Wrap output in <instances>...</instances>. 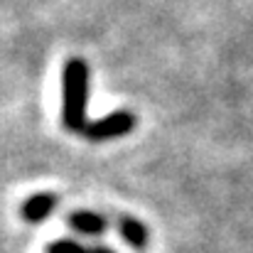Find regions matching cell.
I'll return each instance as SVG.
<instances>
[{
	"mask_svg": "<svg viewBox=\"0 0 253 253\" xmlns=\"http://www.w3.org/2000/svg\"><path fill=\"white\" fill-rule=\"evenodd\" d=\"M59 204V197L54 192H37L32 197H27L20 207V216L27 224H42Z\"/></svg>",
	"mask_w": 253,
	"mask_h": 253,
	"instance_id": "3",
	"label": "cell"
},
{
	"mask_svg": "<svg viewBox=\"0 0 253 253\" xmlns=\"http://www.w3.org/2000/svg\"><path fill=\"white\" fill-rule=\"evenodd\" d=\"M135 126H138V116L128 108H118V111H111L108 116H103L93 123H86L82 135L91 143H106V140L126 138Z\"/></svg>",
	"mask_w": 253,
	"mask_h": 253,
	"instance_id": "2",
	"label": "cell"
},
{
	"mask_svg": "<svg viewBox=\"0 0 253 253\" xmlns=\"http://www.w3.org/2000/svg\"><path fill=\"white\" fill-rule=\"evenodd\" d=\"M67 224L72 231L82 234V236H103L108 229V219L98 211L91 209H77L67 216Z\"/></svg>",
	"mask_w": 253,
	"mask_h": 253,
	"instance_id": "4",
	"label": "cell"
},
{
	"mask_svg": "<svg viewBox=\"0 0 253 253\" xmlns=\"http://www.w3.org/2000/svg\"><path fill=\"white\" fill-rule=\"evenodd\" d=\"M118 234H121V239H123L130 249H135V251H143V249H148V244H150V231H148V226H145L140 219L128 216V214H118Z\"/></svg>",
	"mask_w": 253,
	"mask_h": 253,
	"instance_id": "5",
	"label": "cell"
},
{
	"mask_svg": "<svg viewBox=\"0 0 253 253\" xmlns=\"http://www.w3.org/2000/svg\"><path fill=\"white\" fill-rule=\"evenodd\" d=\"M47 253H116V251H111L108 246H86V244H79L74 239H59V241L47 244Z\"/></svg>",
	"mask_w": 253,
	"mask_h": 253,
	"instance_id": "6",
	"label": "cell"
},
{
	"mask_svg": "<svg viewBox=\"0 0 253 253\" xmlns=\"http://www.w3.org/2000/svg\"><path fill=\"white\" fill-rule=\"evenodd\" d=\"M88 64L74 57L64 64L62 77V126L69 133H84L86 128V101H88Z\"/></svg>",
	"mask_w": 253,
	"mask_h": 253,
	"instance_id": "1",
	"label": "cell"
}]
</instances>
